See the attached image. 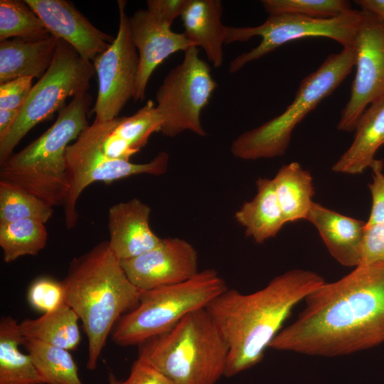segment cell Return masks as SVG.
I'll list each match as a JSON object with an SVG mask.
<instances>
[{"instance_id":"6","label":"cell","mask_w":384,"mask_h":384,"mask_svg":"<svg viewBox=\"0 0 384 384\" xmlns=\"http://www.w3.org/2000/svg\"><path fill=\"white\" fill-rule=\"evenodd\" d=\"M228 289L216 270L206 269L183 282L141 290L138 305L117 322L112 340L122 346L141 345L169 331L189 314L206 309Z\"/></svg>"},{"instance_id":"24","label":"cell","mask_w":384,"mask_h":384,"mask_svg":"<svg viewBox=\"0 0 384 384\" xmlns=\"http://www.w3.org/2000/svg\"><path fill=\"white\" fill-rule=\"evenodd\" d=\"M272 181L285 223L306 220L314 196L310 172L293 161L282 166Z\"/></svg>"},{"instance_id":"12","label":"cell","mask_w":384,"mask_h":384,"mask_svg":"<svg viewBox=\"0 0 384 384\" xmlns=\"http://www.w3.org/2000/svg\"><path fill=\"white\" fill-rule=\"evenodd\" d=\"M119 23L117 36L110 46L94 61L98 90L92 113L94 121L105 122L118 117L133 98L139 66V55L132 40L125 1H117Z\"/></svg>"},{"instance_id":"8","label":"cell","mask_w":384,"mask_h":384,"mask_svg":"<svg viewBox=\"0 0 384 384\" xmlns=\"http://www.w3.org/2000/svg\"><path fill=\"white\" fill-rule=\"evenodd\" d=\"M95 73L90 61L58 38L50 67L31 87L12 126L0 137V164L31 129L65 106L68 98L87 92Z\"/></svg>"},{"instance_id":"14","label":"cell","mask_w":384,"mask_h":384,"mask_svg":"<svg viewBox=\"0 0 384 384\" xmlns=\"http://www.w3.org/2000/svg\"><path fill=\"white\" fill-rule=\"evenodd\" d=\"M120 263L129 279L140 290L183 282L199 272L196 250L178 238H162L152 250Z\"/></svg>"},{"instance_id":"30","label":"cell","mask_w":384,"mask_h":384,"mask_svg":"<svg viewBox=\"0 0 384 384\" xmlns=\"http://www.w3.org/2000/svg\"><path fill=\"white\" fill-rule=\"evenodd\" d=\"M53 207L36 195L10 183L0 181V223L26 219L48 222Z\"/></svg>"},{"instance_id":"27","label":"cell","mask_w":384,"mask_h":384,"mask_svg":"<svg viewBox=\"0 0 384 384\" xmlns=\"http://www.w3.org/2000/svg\"><path fill=\"white\" fill-rule=\"evenodd\" d=\"M23 345L45 384H83L70 351L33 339Z\"/></svg>"},{"instance_id":"35","label":"cell","mask_w":384,"mask_h":384,"mask_svg":"<svg viewBox=\"0 0 384 384\" xmlns=\"http://www.w3.org/2000/svg\"><path fill=\"white\" fill-rule=\"evenodd\" d=\"M384 261V223L366 225L361 265Z\"/></svg>"},{"instance_id":"9","label":"cell","mask_w":384,"mask_h":384,"mask_svg":"<svg viewBox=\"0 0 384 384\" xmlns=\"http://www.w3.org/2000/svg\"><path fill=\"white\" fill-rule=\"evenodd\" d=\"M362 17L363 11L354 9L329 18L280 14L270 15L264 23L256 26H228L225 44L245 42L255 36L262 38L257 47L241 53L230 63L229 72L236 73L281 46L304 38H328L343 47L353 46Z\"/></svg>"},{"instance_id":"32","label":"cell","mask_w":384,"mask_h":384,"mask_svg":"<svg viewBox=\"0 0 384 384\" xmlns=\"http://www.w3.org/2000/svg\"><path fill=\"white\" fill-rule=\"evenodd\" d=\"M27 299L36 311L43 314L54 311L65 303L62 282L49 277H38L30 285Z\"/></svg>"},{"instance_id":"29","label":"cell","mask_w":384,"mask_h":384,"mask_svg":"<svg viewBox=\"0 0 384 384\" xmlns=\"http://www.w3.org/2000/svg\"><path fill=\"white\" fill-rule=\"evenodd\" d=\"M51 34L36 12L24 1H0V41L10 38L38 41Z\"/></svg>"},{"instance_id":"10","label":"cell","mask_w":384,"mask_h":384,"mask_svg":"<svg viewBox=\"0 0 384 384\" xmlns=\"http://www.w3.org/2000/svg\"><path fill=\"white\" fill-rule=\"evenodd\" d=\"M210 71L199 57L197 47L191 46L184 52L182 62L166 75L156 93V109L163 119L162 134L174 137L189 130L206 135L201 112L217 87Z\"/></svg>"},{"instance_id":"23","label":"cell","mask_w":384,"mask_h":384,"mask_svg":"<svg viewBox=\"0 0 384 384\" xmlns=\"http://www.w3.org/2000/svg\"><path fill=\"white\" fill-rule=\"evenodd\" d=\"M257 193L235 214L236 221L245 228V235L262 244L274 238L286 223L279 206L272 179L259 178Z\"/></svg>"},{"instance_id":"18","label":"cell","mask_w":384,"mask_h":384,"mask_svg":"<svg viewBox=\"0 0 384 384\" xmlns=\"http://www.w3.org/2000/svg\"><path fill=\"white\" fill-rule=\"evenodd\" d=\"M151 208L138 198L117 203L109 209L108 245L119 260L141 255L162 240L149 226Z\"/></svg>"},{"instance_id":"11","label":"cell","mask_w":384,"mask_h":384,"mask_svg":"<svg viewBox=\"0 0 384 384\" xmlns=\"http://www.w3.org/2000/svg\"><path fill=\"white\" fill-rule=\"evenodd\" d=\"M169 156L159 152L147 163L136 164L130 161L113 159L100 149L86 129L66 150V164L70 191L63 205L65 223L68 229L77 225V202L82 192L91 183H112L139 174L160 176L168 169Z\"/></svg>"},{"instance_id":"19","label":"cell","mask_w":384,"mask_h":384,"mask_svg":"<svg viewBox=\"0 0 384 384\" xmlns=\"http://www.w3.org/2000/svg\"><path fill=\"white\" fill-rule=\"evenodd\" d=\"M307 220L317 229L331 256L346 267L361 265L366 221L313 202Z\"/></svg>"},{"instance_id":"3","label":"cell","mask_w":384,"mask_h":384,"mask_svg":"<svg viewBox=\"0 0 384 384\" xmlns=\"http://www.w3.org/2000/svg\"><path fill=\"white\" fill-rule=\"evenodd\" d=\"M65 302L77 314L87 338V368L94 370L111 330L139 304L141 290L102 242L70 262L61 281Z\"/></svg>"},{"instance_id":"1","label":"cell","mask_w":384,"mask_h":384,"mask_svg":"<svg viewBox=\"0 0 384 384\" xmlns=\"http://www.w3.org/2000/svg\"><path fill=\"white\" fill-rule=\"evenodd\" d=\"M304 301L297 319L270 348L332 357L384 343V261L360 265L335 282H325Z\"/></svg>"},{"instance_id":"7","label":"cell","mask_w":384,"mask_h":384,"mask_svg":"<svg viewBox=\"0 0 384 384\" xmlns=\"http://www.w3.org/2000/svg\"><path fill=\"white\" fill-rule=\"evenodd\" d=\"M356 64L353 46L343 47L300 82L292 102L279 115L239 135L231 144L234 156L243 160L279 157L286 152L293 129L350 74Z\"/></svg>"},{"instance_id":"13","label":"cell","mask_w":384,"mask_h":384,"mask_svg":"<svg viewBox=\"0 0 384 384\" xmlns=\"http://www.w3.org/2000/svg\"><path fill=\"white\" fill-rule=\"evenodd\" d=\"M354 38L356 68L350 98L337 129L355 130L368 105L384 98V21L365 10Z\"/></svg>"},{"instance_id":"25","label":"cell","mask_w":384,"mask_h":384,"mask_svg":"<svg viewBox=\"0 0 384 384\" xmlns=\"http://www.w3.org/2000/svg\"><path fill=\"white\" fill-rule=\"evenodd\" d=\"M19 324L10 316L0 321V384H45L28 353L19 350L23 345Z\"/></svg>"},{"instance_id":"37","label":"cell","mask_w":384,"mask_h":384,"mask_svg":"<svg viewBox=\"0 0 384 384\" xmlns=\"http://www.w3.org/2000/svg\"><path fill=\"white\" fill-rule=\"evenodd\" d=\"M189 0H148L146 10L158 21L171 26L181 16Z\"/></svg>"},{"instance_id":"39","label":"cell","mask_w":384,"mask_h":384,"mask_svg":"<svg viewBox=\"0 0 384 384\" xmlns=\"http://www.w3.org/2000/svg\"><path fill=\"white\" fill-rule=\"evenodd\" d=\"M19 110H0V137L3 136L16 119Z\"/></svg>"},{"instance_id":"22","label":"cell","mask_w":384,"mask_h":384,"mask_svg":"<svg viewBox=\"0 0 384 384\" xmlns=\"http://www.w3.org/2000/svg\"><path fill=\"white\" fill-rule=\"evenodd\" d=\"M355 130L353 142L331 168L334 172L361 174L373 167L375 153L384 144V98L370 105Z\"/></svg>"},{"instance_id":"5","label":"cell","mask_w":384,"mask_h":384,"mask_svg":"<svg viewBox=\"0 0 384 384\" xmlns=\"http://www.w3.org/2000/svg\"><path fill=\"white\" fill-rule=\"evenodd\" d=\"M139 346L138 357L176 384H216L224 376L228 346L206 308Z\"/></svg>"},{"instance_id":"36","label":"cell","mask_w":384,"mask_h":384,"mask_svg":"<svg viewBox=\"0 0 384 384\" xmlns=\"http://www.w3.org/2000/svg\"><path fill=\"white\" fill-rule=\"evenodd\" d=\"M122 384H176L158 369L138 357L133 363L129 375Z\"/></svg>"},{"instance_id":"17","label":"cell","mask_w":384,"mask_h":384,"mask_svg":"<svg viewBox=\"0 0 384 384\" xmlns=\"http://www.w3.org/2000/svg\"><path fill=\"white\" fill-rule=\"evenodd\" d=\"M162 122L154 102L149 100L131 116L94 121L86 130L107 157L129 161L153 133L160 132Z\"/></svg>"},{"instance_id":"20","label":"cell","mask_w":384,"mask_h":384,"mask_svg":"<svg viewBox=\"0 0 384 384\" xmlns=\"http://www.w3.org/2000/svg\"><path fill=\"white\" fill-rule=\"evenodd\" d=\"M222 14L220 0H189L181 16L183 34L194 46L204 50L215 68L223 61L228 26L221 21Z\"/></svg>"},{"instance_id":"26","label":"cell","mask_w":384,"mask_h":384,"mask_svg":"<svg viewBox=\"0 0 384 384\" xmlns=\"http://www.w3.org/2000/svg\"><path fill=\"white\" fill-rule=\"evenodd\" d=\"M79 320L75 311L64 303L39 318L24 319L19 324V329L25 339L36 340L73 351L80 341Z\"/></svg>"},{"instance_id":"4","label":"cell","mask_w":384,"mask_h":384,"mask_svg":"<svg viewBox=\"0 0 384 384\" xmlns=\"http://www.w3.org/2000/svg\"><path fill=\"white\" fill-rule=\"evenodd\" d=\"M92 97L87 92L72 98L43 134L1 164L0 181L17 186L51 206H63L70 185L66 150L90 125Z\"/></svg>"},{"instance_id":"31","label":"cell","mask_w":384,"mask_h":384,"mask_svg":"<svg viewBox=\"0 0 384 384\" xmlns=\"http://www.w3.org/2000/svg\"><path fill=\"white\" fill-rule=\"evenodd\" d=\"M262 5L270 14H292L314 18H329L352 10L345 0H262Z\"/></svg>"},{"instance_id":"40","label":"cell","mask_w":384,"mask_h":384,"mask_svg":"<svg viewBox=\"0 0 384 384\" xmlns=\"http://www.w3.org/2000/svg\"><path fill=\"white\" fill-rule=\"evenodd\" d=\"M108 382L109 384H122V381L118 380L112 373H110L108 375Z\"/></svg>"},{"instance_id":"28","label":"cell","mask_w":384,"mask_h":384,"mask_svg":"<svg viewBox=\"0 0 384 384\" xmlns=\"http://www.w3.org/2000/svg\"><path fill=\"white\" fill-rule=\"evenodd\" d=\"M47 240V230L41 220L26 219L0 223V246L5 262L25 255H36L44 249Z\"/></svg>"},{"instance_id":"15","label":"cell","mask_w":384,"mask_h":384,"mask_svg":"<svg viewBox=\"0 0 384 384\" xmlns=\"http://www.w3.org/2000/svg\"><path fill=\"white\" fill-rule=\"evenodd\" d=\"M133 42L138 50L139 66L133 99L143 101L146 86L155 69L169 56L194 46L183 33L158 21L146 9L137 10L129 17Z\"/></svg>"},{"instance_id":"34","label":"cell","mask_w":384,"mask_h":384,"mask_svg":"<svg viewBox=\"0 0 384 384\" xmlns=\"http://www.w3.org/2000/svg\"><path fill=\"white\" fill-rule=\"evenodd\" d=\"M383 163L376 160L371 168L373 169V181L368 184L372 196L371 210L366 226L384 223V174Z\"/></svg>"},{"instance_id":"2","label":"cell","mask_w":384,"mask_h":384,"mask_svg":"<svg viewBox=\"0 0 384 384\" xmlns=\"http://www.w3.org/2000/svg\"><path fill=\"white\" fill-rule=\"evenodd\" d=\"M326 281L294 269L250 294L229 289L206 307L228 346L224 376H235L260 363L293 309Z\"/></svg>"},{"instance_id":"38","label":"cell","mask_w":384,"mask_h":384,"mask_svg":"<svg viewBox=\"0 0 384 384\" xmlns=\"http://www.w3.org/2000/svg\"><path fill=\"white\" fill-rule=\"evenodd\" d=\"M361 10L370 11L384 21V0H356Z\"/></svg>"},{"instance_id":"33","label":"cell","mask_w":384,"mask_h":384,"mask_svg":"<svg viewBox=\"0 0 384 384\" xmlns=\"http://www.w3.org/2000/svg\"><path fill=\"white\" fill-rule=\"evenodd\" d=\"M33 79L23 77L0 84V110H20L33 87Z\"/></svg>"},{"instance_id":"16","label":"cell","mask_w":384,"mask_h":384,"mask_svg":"<svg viewBox=\"0 0 384 384\" xmlns=\"http://www.w3.org/2000/svg\"><path fill=\"white\" fill-rule=\"evenodd\" d=\"M50 33L70 45L87 61H94L114 38L93 26L65 0H25Z\"/></svg>"},{"instance_id":"21","label":"cell","mask_w":384,"mask_h":384,"mask_svg":"<svg viewBox=\"0 0 384 384\" xmlns=\"http://www.w3.org/2000/svg\"><path fill=\"white\" fill-rule=\"evenodd\" d=\"M58 42V38L52 35L38 41H1L0 84L23 77L40 79L53 61Z\"/></svg>"}]
</instances>
